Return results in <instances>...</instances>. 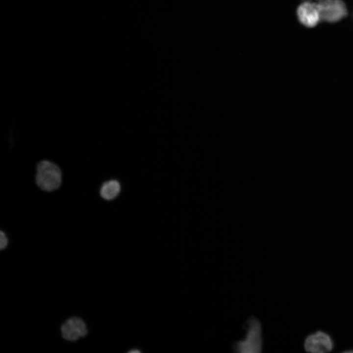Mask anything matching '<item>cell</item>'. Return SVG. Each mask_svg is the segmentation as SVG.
<instances>
[{
	"label": "cell",
	"instance_id": "cell-6",
	"mask_svg": "<svg viewBox=\"0 0 353 353\" xmlns=\"http://www.w3.org/2000/svg\"><path fill=\"white\" fill-rule=\"evenodd\" d=\"M61 334L64 339L75 341L85 336L87 329L85 322L80 318L73 317L66 320L61 327Z\"/></svg>",
	"mask_w": 353,
	"mask_h": 353
},
{
	"label": "cell",
	"instance_id": "cell-2",
	"mask_svg": "<svg viewBox=\"0 0 353 353\" xmlns=\"http://www.w3.org/2000/svg\"><path fill=\"white\" fill-rule=\"evenodd\" d=\"M36 182L42 190L51 192L57 189L62 181V173L59 167L49 160H42L36 167Z\"/></svg>",
	"mask_w": 353,
	"mask_h": 353
},
{
	"label": "cell",
	"instance_id": "cell-4",
	"mask_svg": "<svg viewBox=\"0 0 353 353\" xmlns=\"http://www.w3.org/2000/svg\"><path fill=\"white\" fill-rule=\"evenodd\" d=\"M297 15L299 21L306 27H314L322 21L316 2L306 0L302 2L298 7Z\"/></svg>",
	"mask_w": 353,
	"mask_h": 353
},
{
	"label": "cell",
	"instance_id": "cell-1",
	"mask_svg": "<svg viewBox=\"0 0 353 353\" xmlns=\"http://www.w3.org/2000/svg\"><path fill=\"white\" fill-rule=\"evenodd\" d=\"M244 338L234 343L233 349L240 353H259L262 351L263 339L261 325L256 318H250L246 324Z\"/></svg>",
	"mask_w": 353,
	"mask_h": 353
},
{
	"label": "cell",
	"instance_id": "cell-5",
	"mask_svg": "<svg viewBox=\"0 0 353 353\" xmlns=\"http://www.w3.org/2000/svg\"><path fill=\"white\" fill-rule=\"evenodd\" d=\"M304 347L306 351L310 353H328L333 349V342L329 335L318 331L306 338Z\"/></svg>",
	"mask_w": 353,
	"mask_h": 353
},
{
	"label": "cell",
	"instance_id": "cell-8",
	"mask_svg": "<svg viewBox=\"0 0 353 353\" xmlns=\"http://www.w3.org/2000/svg\"><path fill=\"white\" fill-rule=\"evenodd\" d=\"M8 239L4 232L0 231V250L4 249L7 246Z\"/></svg>",
	"mask_w": 353,
	"mask_h": 353
},
{
	"label": "cell",
	"instance_id": "cell-7",
	"mask_svg": "<svg viewBox=\"0 0 353 353\" xmlns=\"http://www.w3.org/2000/svg\"><path fill=\"white\" fill-rule=\"evenodd\" d=\"M120 188V185L118 181L108 180L103 183L101 187L100 195L104 200H111L117 196Z\"/></svg>",
	"mask_w": 353,
	"mask_h": 353
},
{
	"label": "cell",
	"instance_id": "cell-3",
	"mask_svg": "<svg viewBox=\"0 0 353 353\" xmlns=\"http://www.w3.org/2000/svg\"><path fill=\"white\" fill-rule=\"evenodd\" d=\"M321 20L334 23L341 20L347 15V9L341 0H318Z\"/></svg>",
	"mask_w": 353,
	"mask_h": 353
}]
</instances>
